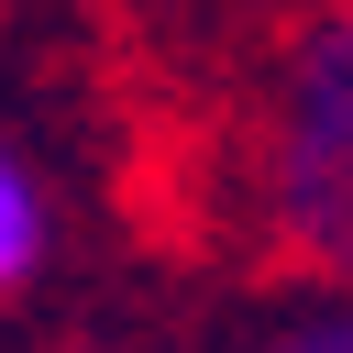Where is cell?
<instances>
[{"instance_id": "6da1fadb", "label": "cell", "mask_w": 353, "mask_h": 353, "mask_svg": "<svg viewBox=\"0 0 353 353\" xmlns=\"http://www.w3.org/2000/svg\"><path fill=\"white\" fill-rule=\"evenodd\" d=\"M254 210L298 265L353 287V11H320L276 55L254 99Z\"/></svg>"}, {"instance_id": "7a4b0ae2", "label": "cell", "mask_w": 353, "mask_h": 353, "mask_svg": "<svg viewBox=\"0 0 353 353\" xmlns=\"http://www.w3.org/2000/svg\"><path fill=\"white\" fill-rule=\"evenodd\" d=\"M44 243H55V210H44V176L0 143V298L44 265Z\"/></svg>"}, {"instance_id": "3957f363", "label": "cell", "mask_w": 353, "mask_h": 353, "mask_svg": "<svg viewBox=\"0 0 353 353\" xmlns=\"http://www.w3.org/2000/svg\"><path fill=\"white\" fill-rule=\"evenodd\" d=\"M243 353H353V287H320V298H298V309H276Z\"/></svg>"}]
</instances>
